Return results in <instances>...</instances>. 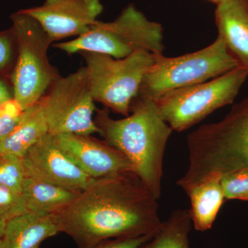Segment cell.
Instances as JSON below:
<instances>
[{
    "label": "cell",
    "mask_w": 248,
    "mask_h": 248,
    "mask_svg": "<svg viewBox=\"0 0 248 248\" xmlns=\"http://www.w3.org/2000/svg\"><path fill=\"white\" fill-rule=\"evenodd\" d=\"M6 222L1 221L0 220V239H1V236H2L3 233H4L5 226H6Z\"/></svg>",
    "instance_id": "26"
},
{
    "label": "cell",
    "mask_w": 248,
    "mask_h": 248,
    "mask_svg": "<svg viewBox=\"0 0 248 248\" xmlns=\"http://www.w3.org/2000/svg\"><path fill=\"white\" fill-rule=\"evenodd\" d=\"M130 112L125 118L114 120L108 109L97 110L94 122L104 141L126 156L158 200L165 150L173 130L160 115L154 100L137 96Z\"/></svg>",
    "instance_id": "2"
},
{
    "label": "cell",
    "mask_w": 248,
    "mask_h": 248,
    "mask_svg": "<svg viewBox=\"0 0 248 248\" xmlns=\"http://www.w3.org/2000/svg\"><path fill=\"white\" fill-rule=\"evenodd\" d=\"M47 133L46 122L39 102L24 110L16 128L0 140V155L22 158Z\"/></svg>",
    "instance_id": "15"
},
{
    "label": "cell",
    "mask_w": 248,
    "mask_h": 248,
    "mask_svg": "<svg viewBox=\"0 0 248 248\" xmlns=\"http://www.w3.org/2000/svg\"><path fill=\"white\" fill-rule=\"evenodd\" d=\"M244 1L248 4V0H244Z\"/></svg>",
    "instance_id": "28"
},
{
    "label": "cell",
    "mask_w": 248,
    "mask_h": 248,
    "mask_svg": "<svg viewBox=\"0 0 248 248\" xmlns=\"http://www.w3.org/2000/svg\"><path fill=\"white\" fill-rule=\"evenodd\" d=\"M78 194L29 177L24 179L21 192L28 212L48 214L58 213L66 208Z\"/></svg>",
    "instance_id": "17"
},
{
    "label": "cell",
    "mask_w": 248,
    "mask_h": 248,
    "mask_svg": "<svg viewBox=\"0 0 248 248\" xmlns=\"http://www.w3.org/2000/svg\"><path fill=\"white\" fill-rule=\"evenodd\" d=\"M248 77V72L239 66L205 82L166 93L155 102L173 131L183 132L219 108L232 104Z\"/></svg>",
    "instance_id": "7"
},
{
    "label": "cell",
    "mask_w": 248,
    "mask_h": 248,
    "mask_svg": "<svg viewBox=\"0 0 248 248\" xmlns=\"http://www.w3.org/2000/svg\"><path fill=\"white\" fill-rule=\"evenodd\" d=\"M60 233L55 214L27 212L6 222L0 248H39Z\"/></svg>",
    "instance_id": "13"
},
{
    "label": "cell",
    "mask_w": 248,
    "mask_h": 248,
    "mask_svg": "<svg viewBox=\"0 0 248 248\" xmlns=\"http://www.w3.org/2000/svg\"><path fill=\"white\" fill-rule=\"evenodd\" d=\"M192 228L189 210H177L162 222L151 239L138 248H190L188 234Z\"/></svg>",
    "instance_id": "18"
},
{
    "label": "cell",
    "mask_w": 248,
    "mask_h": 248,
    "mask_svg": "<svg viewBox=\"0 0 248 248\" xmlns=\"http://www.w3.org/2000/svg\"><path fill=\"white\" fill-rule=\"evenodd\" d=\"M11 36L0 33V71L9 65L12 58L13 42Z\"/></svg>",
    "instance_id": "24"
},
{
    "label": "cell",
    "mask_w": 248,
    "mask_h": 248,
    "mask_svg": "<svg viewBox=\"0 0 248 248\" xmlns=\"http://www.w3.org/2000/svg\"><path fill=\"white\" fill-rule=\"evenodd\" d=\"M239 66L218 36L211 45L194 53L175 58L155 55L154 63L137 96L155 101L166 93L205 82Z\"/></svg>",
    "instance_id": "4"
},
{
    "label": "cell",
    "mask_w": 248,
    "mask_h": 248,
    "mask_svg": "<svg viewBox=\"0 0 248 248\" xmlns=\"http://www.w3.org/2000/svg\"><path fill=\"white\" fill-rule=\"evenodd\" d=\"M154 233L145 235V236H138V237L117 238V239L103 240L88 247L82 248H138L143 243L151 239Z\"/></svg>",
    "instance_id": "23"
},
{
    "label": "cell",
    "mask_w": 248,
    "mask_h": 248,
    "mask_svg": "<svg viewBox=\"0 0 248 248\" xmlns=\"http://www.w3.org/2000/svg\"><path fill=\"white\" fill-rule=\"evenodd\" d=\"M14 96L10 92L9 87L4 81L0 79V105L13 99Z\"/></svg>",
    "instance_id": "25"
},
{
    "label": "cell",
    "mask_w": 248,
    "mask_h": 248,
    "mask_svg": "<svg viewBox=\"0 0 248 248\" xmlns=\"http://www.w3.org/2000/svg\"><path fill=\"white\" fill-rule=\"evenodd\" d=\"M24 110L14 98L0 105V140L16 128Z\"/></svg>",
    "instance_id": "22"
},
{
    "label": "cell",
    "mask_w": 248,
    "mask_h": 248,
    "mask_svg": "<svg viewBox=\"0 0 248 248\" xmlns=\"http://www.w3.org/2000/svg\"><path fill=\"white\" fill-rule=\"evenodd\" d=\"M57 143L78 166L93 179L134 170L125 155L105 141L91 135L62 134L54 135Z\"/></svg>",
    "instance_id": "11"
},
{
    "label": "cell",
    "mask_w": 248,
    "mask_h": 248,
    "mask_svg": "<svg viewBox=\"0 0 248 248\" xmlns=\"http://www.w3.org/2000/svg\"><path fill=\"white\" fill-rule=\"evenodd\" d=\"M18 58L13 76L14 97L24 110L36 105L59 78L48 58L53 42L33 18L17 12L12 16Z\"/></svg>",
    "instance_id": "5"
},
{
    "label": "cell",
    "mask_w": 248,
    "mask_h": 248,
    "mask_svg": "<svg viewBox=\"0 0 248 248\" xmlns=\"http://www.w3.org/2000/svg\"><path fill=\"white\" fill-rule=\"evenodd\" d=\"M27 177L80 193L95 179L84 172L64 153L55 136L47 133L22 157Z\"/></svg>",
    "instance_id": "9"
},
{
    "label": "cell",
    "mask_w": 248,
    "mask_h": 248,
    "mask_svg": "<svg viewBox=\"0 0 248 248\" xmlns=\"http://www.w3.org/2000/svg\"><path fill=\"white\" fill-rule=\"evenodd\" d=\"M189 167L178 186L185 191L213 176L248 168V97L216 123L205 124L187 138Z\"/></svg>",
    "instance_id": "3"
},
{
    "label": "cell",
    "mask_w": 248,
    "mask_h": 248,
    "mask_svg": "<svg viewBox=\"0 0 248 248\" xmlns=\"http://www.w3.org/2000/svg\"><path fill=\"white\" fill-rule=\"evenodd\" d=\"M157 200L134 171L97 179L55 213L60 233L78 248L103 240L153 234L162 221Z\"/></svg>",
    "instance_id": "1"
},
{
    "label": "cell",
    "mask_w": 248,
    "mask_h": 248,
    "mask_svg": "<svg viewBox=\"0 0 248 248\" xmlns=\"http://www.w3.org/2000/svg\"><path fill=\"white\" fill-rule=\"evenodd\" d=\"M26 177L22 158L0 155V186L21 194Z\"/></svg>",
    "instance_id": "19"
},
{
    "label": "cell",
    "mask_w": 248,
    "mask_h": 248,
    "mask_svg": "<svg viewBox=\"0 0 248 248\" xmlns=\"http://www.w3.org/2000/svg\"><path fill=\"white\" fill-rule=\"evenodd\" d=\"M40 103L48 133H99L94 117L97 110L85 67L66 77H59Z\"/></svg>",
    "instance_id": "8"
},
{
    "label": "cell",
    "mask_w": 248,
    "mask_h": 248,
    "mask_svg": "<svg viewBox=\"0 0 248 248\" xmlns=\"http://www.w3.org/2000/svg\"><path fill=\"white\" fill-rule=\"evenodd\" d=\"M25 203L21 194L0 186V220L7 222L11 218L27 213Z\"/></svg>",
    "instance_id": "21"
},
{
    "label": "cell",
    "mask_w": 248,
    "mask_h": 248,
    "mask_svg": "<svg viewBox=\"0 0 248 248\" xmlns=\"http://www.w3.org/2000/svg\"><path fill=\"white\" fill-rule=\"evenodd\" d=\"M210 1H213V2L216 3V4H218L220 1H223V0H210Z\"/></svg>",
    "instance_id": "27"
},
{
    "label": "cell",
    "mask_w": 248,
    "mask_h": 248,
    "mask_svg": "<svg viewBox=\"0 0 248 248\" xmlns=\"http://www.w3.org/2000/svg\"><path fill=\"white\" fill-rule=\"evenodd\" d=\"M221 185L225 198L248 201V168L225 174Z\"/></svg>",
    "instance_id": "20"
},
{
    "label": "cell",
    "mask_w": 248,
    "mask_h": 248,
    "mask_svg": "<svg viewBox=\"0 0 248 248\" xmlns=\"http://www.w3.org/2000/svg\"><path fill=\"white\" fill-rule=\"evenodd\" d=\"M86 63L88 81L94 102L121 115L130 114L143 78L155 61V55L136 51L126 58L81 52Z\"/></svg>",
    "instance_id": "6"
},
{
    "label": "cell",
    "mask_w": 248,
    "mask_h": 248,
    "mask_svg": "<svg viewBox=\"0 0 248 248\" xmlns=\"http://www.w3.org/2000/svg\"><path fill=\"white\" fill-rule=\"evenodd\" d=\"M221 179L218 175L209 177L186 192L190 199L191 220L197 231H208L215 223L225 199Z\"/></svg>",
    "instance_id": "16"
},
{
    "label": "cell",
    "mask_w": 248,
    "mask_h": 248,
    "mask_svg": "<svg viewBox=\"0 0 248 248\" xmlns=\"http://www.w3.org/2000/svg\"><path fill=\"white\" fill-rule=\"evenodd\" d=\"M217 4L218 36L248 73V4L244 0H223Z\"/></svg>",
    "instance_id": "12"
},
{
    "label": "cell",
    "mask_w": 248,
    "mask_h": 248,
    "mask_svg": "<svg viewBox=\"0 0 248 248\" xmlns=\"http://www.w3.org/2000/svg\"><path fill=\"white\" fill-rule=\"evenodd\" d=\"M53 46L68 54L89 52L116 59L126 58L135 53L125 44L111 22L97 20L76 38L53 44Z\"/></svg>",
    "instance_id": "14"
},
{
    "label": "cell",
    "mask_w": 248,
    "mask_h": 248,
    "mask_svg": "<svg viewBox=\"0 0 248 248\" xmlns=\"http://www.w3.org/2000/svg\"><path fill=\"white\" fill-rule=\"evenodd\" d=\"M102 11L100 0H45L19 11L35 19L54 42L84 33Z\"/></svg>",
    "instance_id": "10"
}]
</instances>
